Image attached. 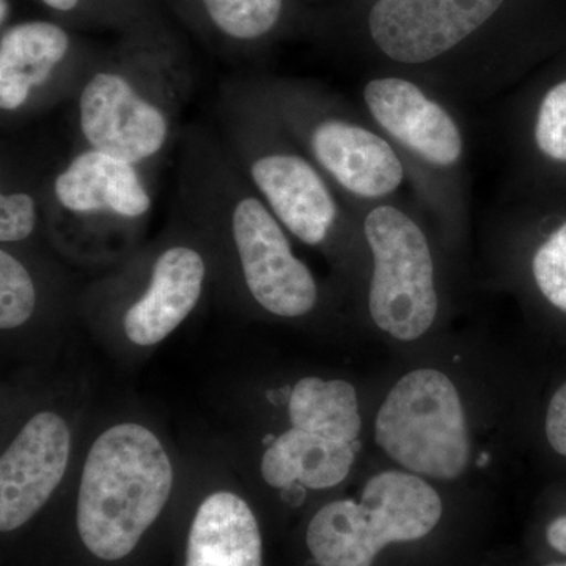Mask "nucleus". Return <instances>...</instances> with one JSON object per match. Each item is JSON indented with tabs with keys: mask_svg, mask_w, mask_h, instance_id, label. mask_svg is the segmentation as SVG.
<instances>
[{
	"mask_svg": "<svg viewBox=\"0 0 566 566\" xmlns=\"http://www.w3.org/2000/svg\"><path fill=\"white\" fill-rule=\"evenodd\" d=\"M192 91L191 71L174 48L133 43L112 61L93 63L74 93L77 145L155 175L180 144Z\"/></svg>",
	"mask_w": 566,
	"mask_h": 566,
	"instance_id": "nucleus-1",
	"label": "nucleus"
},
{
	"mask_svg": "<svg viewBox=\"0 0 566 566\" xmlns=\"http://www.w3.org/2000/svg\"><path fill=\"white\" fill-rule=\"evenodd\" d=\"M172 488V461L150 428L125 422L103 431L85 458L77 493V532L88 553L106 562L129 556Z\"/></svg>",
	"mask_w": 566,
	"mask_h": 566,
	"instance_id": "nucleus-2",
	"label": "nucleus"
},
{
	"mask_svg": "<svg viewBox=\"0 0 566 566\" xmlns=\"http://www.w3.org/2000/svg\"><path fill=\"white\" fill-rule=\"evenodd\" d=\"M218 120L238 169L286 232L307 245L326 243L338 219L333 192L311 159L283 144L281 123L252 82L222 85Z\"/></svg>",
	"mask_w": 566,
	"mask_h": 566,
	"instance_id": "nucleus-3",
	"label": "nucleus"
},
{
	"mask_svg": "<svg viewBox=\"0 0 566 566\" xmlns=\"http://www.w3.org/2000/svg\"><path fill=\"white\" fill-rule=\"evenodd\" d=\"M153 175L103 151L80 147L46 172L44 233L82 252L133 241L151 216Z\"/></svg>",
	"mask_w": 566,
	"mask_h": 566,
	"instance_id": "nucleus-4",
	"label": "nucleus"
},
{
	"mask_svg": "<svg viewBox=\"0 0 566 566\" xmlns=\"http://www.w3.org/2000/svg\"><path fill=\"white\" fill-rule=\"evenodd\" d=\"M442 512L441 495L423 476L379 472L365 483L359 502L322 506L305 539L318 566H374L386 546L430 535Z\"/></svg>",
	"mask_w": 566,
	"mask_h": 566,
	"instance_id": "nucleus-5",
	"label": "nucleus"
},
{
	"mask_svg": "<svg viewBox=\"0 0 566 566\" xmlns=\"http://www.w3.org/2000/svg\"><path fill=\"white\" fill-rule=\"evenodd\" d=\"M376 444L405 471L428 479H460L471 463L463 401L452 379L417 368L395 382L375 422Z\"/></svg>",
	"mask_w": 566,
	"mask_h": 566,
	"instance_id": "nucleus-6",
	"label": "nucleus"
},
{
	"mask_svg": "<svg viewBox=\"0 0 566 566\" xmlns=\"http://www.w3.org/2000/svg\"><path fill=\"white\" fill-rule=\"evenodd\" d=\"M364 234L374 256L368 311L379 329L401 342L417 340L438 314L434 264L422 230L403 211L368 212Z\"/></svg>",
	"mask_w": 566,
	"mask_h": 566,
	"instance_id": "nucleus-7",
	"label": "nucleus"
},
{
	"mask_svg": "<svg viewBox=\"0 0 566 566\" xmlns=\"http://www.w3.org/2000/svg\"><path fill=\"white\" fill-rule=\"evenodd\" d=\"M95 62L76 54L73 36L51 21H25L0 36L2 123L29 120L70 103Z\"/></svg>",
	"mask_w": 566,
	"mask_h": 566,
	"instance_id": "nucleus-8",
	"label": "nucleus"
},
{
	"mask_svg": "<svg viewBox=\"0 0 566 566\" xmlns=\"http://www.w3.org/2000/svg\"><path fill=\"white\" fill-rule=\"evenodd\" d=\"M140 264V285L123 304L120 326L133 345L148 348L166 340L196 311L211 263L202 241L182 219Z\"/></svg>",
	"mask_w": 566,
	"mask_h": 566,
	"instance_id": "nucleus-9",
	"label": "nucleus"
},
{
	"mask_svg": "<svg viewBox=\"0 0 566 566\" xmlns=\"http://www.w3.org/2000/svg\"><path fill=\"white\" fill-rule=\"evenodd\" d=\"M504 0H378L368 17L376 46L394 61H433L501 9Z\"/></svg>",
	"mask_w": 566,
	"mask_h": 566,
	"instance_id": "nucleus-10",
	"label": "nucleus"
},
{
	"mask_svg": "<svg viewBox=\"0 0 566 566\" xmlns=\"http://www.w3.org/2000/svg\"><path fill=\"white\" fill-rule=\"evenodd\" d=\"M71 452L69 423L57 412L28 420L0 460V528L25 526L61 485Z\"/></svg>",
	"mask_w": 566,
	"mask_h": 566,
	"instance_id": "nucleus-11",
	"label": "nucleus"
},
{
	"mask_svg": "<svg viewBox=\"0 0 566 566\" xmlns=\"http://www.w3.org/2000/svg\"><path fill=\"white\" fill-rule=\"evenodd\" d=\"M304 134L314 161L354 196L378 199L403 181L392 147L363 126L329 115L307 123Z\"/></svg>",
	"mask_w": 566,
	"mask_h": 566,
	"instance_id": "nucleus-12",
	"label": "nucleus"
},
{
	"mask_svg": "<svg viewBox=\"0 0 566 566\" xmlns=\"http://www.w3.org/2000/svg\"><path fill=\"white\" fill-rule=\"evenodd\" d=\"M364 99L390 136L428 163L450 166L463 153V139L449 112L431 102L417 85L397 77L368 82Z\"/></svg>",
	"mask_w": 566,
	"mask_h": 566,
	"instance_id": "nucleus-13",
	"label": "nucleus"
},
{
	"mask_svg": "<svg viewBox=\"0 0 566 566\" xmlns=\"http://www.w3.org/2000/svg\"><path fill=\"white\" fill-rule=\"evenodd\" d=\"M185 566H263L259 523L240 495L218 491L197 509Z\"/></svg>",
	"mask_w": 566,
	"mask_h": 566,
	"instance_id": "nucleus-14",
	"label": "nucleus"
},
{
	"mask_svg": "<svg viewBox=\"0 0 566 566\" xmlns=\"http://www.w3.org/2000/svg\"><path fill=\"white\" fill-rule=\"evenodd\" d=\"M354 460V444L292 427L268 447L260 471L273 488L300 483L311 490H329L344 482Z\"/></svg>",
	"mask_w": 566,
	"mask_h": 566,
	"instance_id": "nucleus-15",
	"label": "nucleus"
},
{
	"mask_svg": "<svg viewBox=\"0 0 566 566\" xmlns=\"http://www.w3.org/2000/svg\"><path fill=\"white\" fill-rule=\"evenodd\" d=\"M290 422L297 430L356 444L363 430L356 389L342 379H301L290 395Z\"/></svg>",
	"mask_w": 566,
	"mask_h": 566,
	"instance_id": "nucleus-16",
	"label": "nucleus"
},
{
	"mask_svg": "<svg viewBox=\"0 0 566 566\" xmlns=\"http://www.w3.org/2000/svg\"><path fill=\"white\" fill-rule=\"evenodd\" d=\"M46 172L2 151L0 243L24 248L44 232L43 189Z\"/></svg>",
	"mask_w": 566,
	"mask_h": 566,
	"instance_id": "nucleus-17",
	"label": "nucleus"
},
{
	"mask_svg": "<svg viewBox=\"0 0 566 566\" xmlns=\"http://www.w3.org/2000/svg\"><path fill=\"white\" fill-rule=\"evenodd\" d=\"M216 35L234 46L259 43L282 20L285 0H193Z\"/></svg>",
	"mask_w": 566,
	"mask_h": 566,
	"instance_id": "nucleus-18",
	"label": "nucleus"
},
{
	"mask_svg": "<svg viewBox=\"0 0 566 566\" xmlns=\"http://www.w3.org/2000/svg\"><path fill=\"white\" fill-rule=\"evenodd\" d=\"M40 305V289L32 264L20 248L0 249V327L7 333L28 326Z\"/></svg>",
	"mask_w": 566,
	"mask_h": 566,
	"instance_id": "nucleus-19",
	"label": "nucleus"
},
{
	"mask_svg": "<svg viewBox=\"0 0 566 566\" xmlns=\"http://www.w3.org/2000/svg\"><path fill=\"white\" fill-rule=\"evenodd\" d=\"M534 277L543 296L566 314V223L536 251Z\"/></svg>",
	"mask_w": 566,
	"mask_h": 566,
	"instance_id": "nucleus-20",
	"label": "nucleus"
},
{
	"mask_svg": "<svg viewBox=\"0 0 566 566\" xmlns=\"http://www.w3.org/2000/svg\"><path fill=\"white\" fill-rule=\"evenodd\" d=\"M539 150L566 161V81L549 91L539 106L535 128Z\"/></svg>",
	"mask_w": 566,
	"mask_h": 566,
	"instance_id": "nucleus-21",
	"label": "nucleus"
},
{
	"mask_svg": "<svg viewBox=\"0 0 566 566\" xmlns=\"http://www.w3.org/2000/svg\"><path fill=\"white\" fill-rule=\"evenodd\" d=\"M545 431L549 446L558 455L566 458V381L558 387L547 406Z\"/></svg>",
	"mask_w": 566,
	"mask_h": 566,
	"instance_id": "nucleus-22",
	"label": "nucleus"
},
{
	"mask_svg": "<svg viewBox=\"0 0 566 566\" xmlns=\"http://www.w3.org/2000/svg\"><path fill=\"white\" fill-rule=\"evenodd\" d=\"M546 539L554 551L566 556V516L557 517L547 526Z\"/></svg>",
	"mask_w": 566,
	"mask_h": 566,
	"instance_id": "nucleus-23",
	"label": "nucleus"
},
{
	"mask_svg": "<svg viewBox=\"0 0 566 566\" xmlns=\"http://www.w3.org/2000/svg\"><path fill=\"white\" fill-rule=\"evenodd\" d=\"M40 2L57 13L73 14L84 9L85 0H40Z\"/></svg>",
	"mask_w": 566,
	"mask_h": 566,
	"instance_id": "nucleus-24",
	"label": "nucleus"
},
{
	"mask_svg": "<svg viewBox=\"0 0 566 566\" xmlns=\"http://www.w3.org/2000/svg\"><path fill=\"white\" fill-rule=\"evenodd\" d=\"M10 13V0H0V24H2V28H6L7 22H9Z\"/></svg>",
	"mask_w": 566,
	"mask_h": 566,
	"instance_id": "nucleus-25",
	"label": "nucleus"
},
{
	"mask_svg": "<svg viewBox=\"0 0 566 566\" xmlns=\"http://www.w3.org/2000/svg\"><path fill=\"white\" fill-rule=\"evenodd\" d=\"M545 566H566V562H562V564H551Z\"/></svg>",
	"mask_w": 566,
	"mask_h": 566,
	"instance_id": "nucleus-26",
	"label": "nucleus"
}]
</instances>
